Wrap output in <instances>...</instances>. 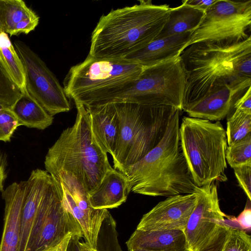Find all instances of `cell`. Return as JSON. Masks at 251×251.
I'll list each match as a JSON object with an SVG mask.
<instances>
[{
	"label": "cell",
	"mask_w": 251,
	"mask_h": 251,
	"mask_svg": "<svg viewBox=\"0 0 251 251\" xmlns=\"http://www.w3.org/2000/svg\"><path fill=\"white\" fill-rule=\"evenodd\" d=\"M187 73L183 107L226 87L237 95L251 86V36L235 43L201 42L180 54Z\"/></svg>",
	"instance_id": "cell-1"
},
{
	"label": "cell",
	"mask_w": 251,
	"mask_h": 251,
	"mask_svg": "<svg viewBox=\"0 0 251 251\" xmlns=\"http://www.w3.org/2000/svg\"><path fill=\"white\" fill-rule=\"evenodd\" d=\"M111 10L102 15L93 31L89 55L121 59L156 39L167 20L170 7L151 0Z\"/></svg>",
	"instance_id": "cell-2"
},
{
	"label": "cell",
	"mask_w": 251,
	"mask_h": 251,
	"mask_svg": "<svg viewBox=\"0 0 251 251\" xmlns=\"http://www.w3.org/2000/svg\"><path fill=\"white\" fill-rule=\"evenodd\" d=\"M180 112L173 115L158 144L126 170L129 193L167 197L194 193L197 186L179 144Z\"/></svg>",
	"instance_id": "cell-3"
},
{
	"label": "cell",
	"mask_w": 251,
	"mask_h": 251,
	"mask_svg": "<svg viewBox=\"0 0 251 251\" xmlns=\"http://www.w3.org/2000/svg\"><path fill=\"white\" fill-rule=\"evenodd\" d=\"M75 105L77 115L74 124L64 130L49 149L44 163L50 176L64 172L76 177L89 195L113 168L107 153L93 136L86 108L82 105Z\"/></svg>",
	"instance_id": "cell-4"
},
{
	"label": "cell",
	"mask_w": 251,
	"mask_h": 251,
	"mask_svg": "<svg viewBox=\"0 0 251 251\" xmlns=\"http://www.w3.org/2000/svg\"><path fill=\"white\" fill-rule=\"evenodd\" d=\"M144 67L124 58H96L88 55L73 67L64 81L68 98L85 107L109 103L128 89Z\"/></svg>",
	"instance_id": "cell-5"
},
{
	"label": "cell",
	"mask_w": 251,
	"mask_h": 251,
	"mask_svg": "<svg viewBox=\"0 0 251 251\" xmlns=\"http://www.w3.org/2000/svg\"><path fill=\"white\" fill-rule=\"evenodd\" d=\"M113 103L120 126L117 143L111 156L113 168L125 174L129 166L158 144L170 119L178 109L126 102Z\"/></svg>",
	"instance_id": "cell-6"
},
{
	"label": "cell",
	"mask_w": 251,
	"mask_h": 251,
	"mask_svg": "<svg viewBox=\"0 0 251 251\" xmlns=\"http://www.w3.org/2000/svg\"><path fill=\"white\" fill-rule=\"evenodd\" d=\"M181 152L195 184L225 182L227 142L220 121L184 117L179 129Z\"/></svg>",
	"instance_id": "cell-7"
},
{
	"label": "cell",
	"mask_w": 251,
	"mask_h": 251,
	"mask_svg": "<svg viewBox=\"0 0 251 251\" xmlns=\"http://www.w3.org/2000/svg\"><path fill=\"white\" fill-rule=\"evenodd\" d=\"M186 82V71L179 55L144 67L140 75L130 87L109 103L168 106L181 111Z\"/></svg>",
	"instance_id": "cell-8"
},
{
	"label": "cell",
	"mask_w": 251,
	"mask_h": 251,
	"mask_svg": "<svg viewBox=\"0 0 251 251\" xmlns=\"http://www.w3.org/2000/svg\"><path fill=\"white\" fill-rule=\"evenodd\" d=\"M251 27V0H216L205 11L182 51L201 42L235 43L247 39Z\"/></svg>",
	"instance_id": "cell-9"
},
{
	"label": "cell",
	"mask_w": 251,
	"mask_h": 251,
	"mask_svg": "<svg viewBox=\"0 0 251 251\" xmlns=\"http://www.w3.org/2000/svg\"><path fill=\"white\" fill-rule=\"evenodd\" d=\"M70 232L82 236L79 226L64 205L51 176L33 220L25 251H46Z\"/></svg>",
	"instance_id": "cell-10"
},
{
	"label": "cell",
	"mask_w": 251,
	"mask_h": 251,
	"mask_svg": "<svg viewBox=\"0 0 251 251\" xmlns=\"http://www.w3.org/2000/svg\"><path fill=\"white\" fill-rule=\"evenodd\" d=\"M25 71V87L50 115L68 112L70 103L64 87L45 63L26 44L14 43Z\"/></svg>",
	"instance_id": "cell-11"
},
{
	"label": "cell",
	"mask_w": 251,
	"mask_h": 251,
	"mask_svg": "<svg viewBox=\"0 0 251 251\" xmlns=\"http://www.w3.org/2000/svg\"><path fill=\"white\" fill-rule=\"evenodd\" d=\"M197 203L183 231L190 251H201L226 223L215 182L197 186L194 193Z\"/></svg>",
	"instance_id": "cell-12"
},
{
	"label": "cell",
	"mask_w": 251,
	"mask_h": 251,
	"mask_svg": "<svg viewBox=\"0 0 251 251\" xmlns=\"http://www.w3.org/2000/svg\"><path fill=\"white\" fill-rule=\"evenodd\" d=\"M51 176L57 184L64 205L79 226L85 242L97 249L101 226L109 212L91 206L88 193L75 176L64 172Z\"/></svg>",
	"instance_id": "cell-13"
},
{
	"label": "cell",
	"mask_w": 251,
	"mask_h": 251,
	"mask_svg": "<svg viewBox=\"0 0 251 251\" xmlns=\"http://www.w3.org/2000/svg\"><path fill=\"white\" fill-rule=\"evenodd\" d=\"M196 203L194 193L168 197L143 216L136 229L184 231Z\"/></svg>",
	"instance_id": "cell-14"
},
{
	"label": "cell",
	"mask_w": 251,
	"mask_h": 251,
	"mask_svg": "<svg viewBox=\"0 0 251 251\" xmlns=\"http://www.w3.org/2000/svg\"><path fill=\"white\" fill-rule=\"evenodd\" d=\"M26 187V181L14 182L2 191L4 223L0 251H19L21 214Z\"/></svg>",
	"instance_id": "cell-15"
},
{
	"label": "cell",
	"mask_w": 251,
	"mask_h": 251,
	"mask_svg": "<svg viewBox=\"0 0 251 251\" xmlns=\"http://www.w3.org/2000/svg\"><path fill=\"white\" fill-rule=\"evenodd\" d=\"M51 179L46 171L33 170L28 180L21 214L19 251H25L33 220Z\"/></svg>",
	"instance_id": "cell-16"
},
{
	"label": "cell",
	"mask_w": 251,
	"mask_h": 251,
	"mask_svg": "<svg viewBox=\"0 0 251 251\" xmlns=\"http://www.w3.org/2000/svg\"><path fill=\"white\" fill-rule=\"evenodd\" d=\"M96 141L105 153L112 155L118 140L120 120L113 103L85 107Z\"/></svg>",
	"instance_id": "cell-17"
},
{
	"label": "cell",
	"mask_w": 251,
	"mask_h": 251,
	"mask_svg": "<svg viewBox=\"0 0 251 251\" xmlns=\"http://www.w3.org/2000/svg\"><path fill=\"white\" fill-rule=\"evenodd\" d=\"M193 32H185L155 39L142 49L124 59L143 67L151 66L179 56Z\"/></svg>",
	"instance_id": "cell-18"
},
{
	"label": "cell",
	"mask_w": 251,
	"mask_h": 251,
	"mask_svg": "<svg viewBox=\"0 0 251 251\" xmlns=\"http://www.w3.org/2000/svg\"><path fill=\"white\" fill-rule=\"evenodd\" d=\"M238 95L226 87H222L186 105L182 110L190 117L211 122L220 121L233 107L235 98Z\"/></svg>",
	"instance_id": "cell-19"
},
{
	"label": "cell",
	"mask_w": 251,
	"mask_h": 251,
	"mask_svg": "<svg viewBox=\"0 0 251 251\" xmlns=\"http://www.w3.org/2000/svg\"><path fill=\"white\" fill-rule=\"evenodd\" d=\"M126 176L114 168L107 172L98 187L88 195L91 206L96 209L118 207L129 194Z\"/></svg>",
	"instance_id": "cell-20"
},
{
	"label": "cell",
	"mask_w": 251,
	"mask_h": 251,
	"mask_svg": "<svg viewBox=\"0 0 251 251\" xmlns=\"http://www.w3.org/2000/svg\"><path fill=\"white\" fill-rule=\"evenodd\" d=\"M39 19L22 0H0V23L7 34H27L35 29Z\"/></svg>",
	"instance_id": "cell-21"
},
{
	"label": "cell",
	"mask_w": 251,
	"mask_h": 251,
	"mask_svg": "<svg viewBox=\"0 0 251 251\" xmlns=\"http://www.w3.org/2000/svg\"><path fill=\"white\" fill-rule=\"evenodd\" d=\"M128 251L143 248L156 251H190L183 231L136 229L126 242Z\"/></svg>",
	"instance_id": "cell-22"
},
{
	"label": "cell",
	"mask_w": 251,
	"mask_h": 251,
	"mask_svg": "<svg viewBox=\"0 0 251 251\" xmlns=\"http://www.w3.org/2000/svg\"><path fill=\"white\" fill-rule=\"evenodd\" d=\"M11 110L17 118L19 126L43 130L53 122V117L28 93L25 87L22 89L21 96Z\"/></svg>",
	"instance_id": "cell-23"
},
{
	"label": "cell",
	"mask_w": 251,
	"mask_h": 251,
	"mask_svg": "<svg viewBox=\"0 0 251 251\" xmlns=\"http://www.w3.org/2000/svg\"><path fill=\"white\" fill-rule=\"evenodd\" d=\"M170 8L166 22L156 39L185 32H193L199 27L205 11L187 5Z\"/></svg>",
	"instance_id": "cell-24"
},
{
	"label": "cell",
	"mask_w": 251,
	"mask_h": 251,
	"mask_svg": "<svg viewBox=\"0 0 251 251\" xmlns=\"http://www.w3.org/2000/svg\"><path fill=\"white\" fill-rule=\"evenodd\" d=\"M201 251H251V238L245 231L225 223Z\"/></svg>",
	"instance_id": "cell-25"
},
{
	"label": "cell",
	"mask_w": 251,
	"mask_h": 251,
	"mask_svg": "<svg viewBox=\"0 0 251 251\" xmlns=\"http://www.w3.org/2000/svg\"><path fill=\"white\" fill-rule=\"evenodd\" d=\"M0 63L11 79L23 89L25 75L21 59L8 34L0 33Z\"/></svg>",
	"instance_id": "cell-26"
},
{
	"label": "cell",
	"mask_w": 251,
	"mask_h": 251,
	"mask_svg": "<svg viewBox=\"0 0 251 251\" xmlns=\"http://www.w3.org/2000/svg\"><path fill=\"white\" fill-rule=\"evenodd\" d=\"M226 132L228 146L251 133V112L235 109L227 119Z\"/></svg>",
	"instance_id": "cell-27"
},
{
	"label": "cell",
	"mask_w": 251,
	"mask_h": 251,
	"mask_svg": "<svg viewBox=\"0 0 251 251\" xmlns=\"http://www.w3.org/2000/svg\"><path fill=\"white\" fill-rule=\"evenodd\" d=\"M226 158L232 168L251 164V133L227 146Z\"/></svg>",
	"instance_id": "cell-28"
},
{
	"label": "cell",
	"mask_w": 251,
	"mask_h": 251,
	"mask_svg": "<svg viewBox=\"0 0 251 251\" xmlns=\"http://www.w3.org/2000/svg\"><path fill=\"white\" fill-rule=\"evenodd\" d=\"M97 250L98 251H123L118 240L116 222L110 213L101 226Z\"/></svg>",
	"instance_id": "cell-29"
},
{
	"label": "cell",
	"mask_w": 251,
	"mask_h": 251,
	"mask_svg": "<svg viewBox=\"0 0 251 251\" xmlns=\"http://www.w3.org/2000/svg\"><path fill=\"white\" fill-rule=\"evenodd\" d=\"M22 93L0 63V102L11 109Z\"/></svg>",
	"instance_id": "cell-30"
},
{
	"label": "cell",
	"mask_w": 251,
	"mask_h": 251,
	"mask_svg": "<svg viewBox=\"0 0 251 251\" xmlns=\"http://www.w3.org/2000/svg\"><path fill=\"white\" fill-rule=\"evenodd\" d=\"M19 126L17 119L11 109H0V141H10Z\"/></svg>",
	"instance_id": "cell-31"
},
{
	"label": "cell",
	"mask_w": 251,
	"mask_h": 251,
	"mask_svg": "<svg viewBox=\"0 0 251 251\" xmlns=\"http://www.w3.org/2000/svg\"><path fill=\"white\" fill-rule=\"evenodd\" d=\"M240 187L251 200V164L243 165L233 169Z\"/></svg>",
	"instance_id": "cell-32"
},
{
	"label": "cell",
	"mask_w": 251,
	"mask_h": 251,
	"mask_svg": "<svg viewBox=\"0 0 251 251\" xmlns=\"http://www.w3.org/2000/svg\"><path fill=\"white\" fill-rule=\"evenodd\" d=\"M231 220L238 224L240 229L250 230L251 227V209L246 205L244 210L237 218H231Z\"/></svg>",
	"instance_id": "cell-33"
},
{
	"label": "cell",
	"mask_w": 251,
	"mask_h": 251,
	"mask_svg": "<svg viewBox=\"0 0 251 251\" xmlns=\"http://www.w3.org/2000/svg\"><path fill=\"white\" fill-rule=\"evenodd\" d=\"M233 108L235 109L251 112V86L244 92L241 97L235 100Z\"/></svg>",
	"instance_id": "cell-34"
},
{
	"label": "cell",
	"mask_w": 251,
	"mask_h": 251,
	"mask_svg": "<svg viewBox=\"0 0 251 251\" xmlns=\"http://www.w3.org/2000/svg\"><path fill=\"white\" fill-rule=\"evenodd\" d=\"M216 1V0H185L182 1L187 5L206 11Z\"/></svg>",
	"instance_id": "cell-35"
},
{
	"label": "cell",
	"mask_w": 251,
	"mask_h": 251,
	"mask_svg": "<svg viewBox=\"0 0 251 251\" xmlns=\"http://www.w3.org/2000/svg\"><path fill=\"white\" fill-rule=\"evenodd\" d=\"M73 235L74 234L72 232L69 233L59 243L46 251H67L70 241Z\"/></svg>",
	"instance_id": "cell-36"
},
{
	"label": "cell",
	"mask_w": 251,
	"mask_h": 251,
	"mask_svg": "<svg viewBox=\"0 0 251 251\" xmlns=\"http://www.w3.org/2000/svg\"><path fill=\"white\" fill-rule=\"evenodd\" d=\"M83 237L79 236L77 238V244L79 251H98L97 249L91 248L87 243L81 239Z\"/></svg>",
	"instance_id": "cell-37"
},
{
	"label": "cell",
	"mask_w": 251,
	"mask_h": 251,
	"mask_svg": "<svg viewBox=\"0 0 251 251\" xmlns=\"http://www.w3.org/2000/svg\"><path fill=\"white\" fill-rule=\"evenodd\" d=\"M81 235H73L71 239L67 251H79L77 238Z\"/></svg>",
	"instance_id": "cell-38"
},
{
	"label": "cell",
	"mask_w": 251,
	"mask_h": 251,
	"mask_svg": "<svg viewBox=\"0 0 251 251\" xmlns=\"http://www.w3.org/2000/svg\"><path fill=\"white\" fill-rule=\"evenodd\" d=\"M5 179V173L3 166L0 160V191H3V181Z\"/></svg>",
	"instance_id": "cell-39"
},
{
	"label": "cell",
	"mask_w": 251,
	"mask_h": 251,
	"mask_svg": "<svg viewBox=\"0 0 251 251\" xmlns=\"http://www.w3.org/2000/svg\"><path fill=\"white\" fill-rule=\"evenodd\" d=\"M130 251H153L151 250H148L146 249H143V248H135L131 250Z\"/></svg>",
	"instance_id": "cell-40"
},
{
	"label": "cell",
	"mask_w": 251,
	"mask_h": 251,
	"mask_svg": "<svg viewBox=\"0 0 251 251\" xmlns=\"http://www.w3.org/2000/svg\"><path fill=\"white\" fill-rule=\"evenodd\" d=\"M7 108L4 105L0 102V109Z\"/></svg>",
	"instance_id": "cell-41"
},
{
	"label": "cell",
	"mask_w": 251,
	"mask_h": 251,
	"mask_svg": "<svg viewBox=\"0 0 251 251\" xmlns=\"http://www.w3.org/2000/svg\"><path fill=\"white\" fill-rule=\"evenodd\" d=\"M2 32H3V31L2 26H1V25H0V33H1Z\"/></svg>",
	"instance_id": "cell-42"
}]
</instances>
